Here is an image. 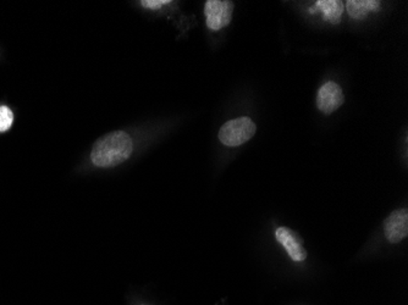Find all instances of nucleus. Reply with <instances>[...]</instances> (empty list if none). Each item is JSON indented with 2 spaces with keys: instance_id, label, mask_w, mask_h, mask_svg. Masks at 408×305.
<instances>
[{
  "instance_id": "nucleus-1",
  "label": "nucleus",
  "mask_w": 408,
  "mask_h": 305,
  "mask_svg": "<svg viewBox=\"0 0 408 305\" xmlns=\"http://www.w3.org/2000/svg\"><path fill=\"white\" fill-rule=\"evenodd\" d=\"M133 151V142L125 131L110 132L96 141L91 151V161L100 169L115 168L125 163Z\"/></svg>"
},
{
  "instance_id": "nucleus-2",
  "label": "nucleus",
  "mask_w": 408,
  "mask_h": 305,
  "mask_svg": "<svg viewBox=\"0 0 408 305\" xmlns=\"http://www.w3.org/2000/svg\"><path fill=\"white\" fill-rule=\"evenodd\" d=\"M257 126L247 116L225 122L219 131V141L226 147H239L256 135Z\"/></svg>"
},
{
  "instance_id": "nucleus-3",
  "label": "nucleus",
  "mask_w": 408,
  "mask_h": 305,
  "mask_svg": "<svg viewBox=\"0 0 408 305\" xmlns=\"http://www.w3.org/2000/svg\"><path fill=\"white\" fill-rule=\"evenodd\" d=\"M234 13V3L229 0H206L204 4V16L208 29L221 31L229 26Z\"/></svg>"
},
{
  "instance_id": "nucleus-4",
  "label": "nucleus",
  "mask_w": 408,
  "mask_h": 305,
  "mask_svg": "<svg viewBox=\"0 0 408 305\" xmlns=\"http://www.w3.org/2000/svg\"><path fill=\"white\" fill-rule=\"evenodd\" d=\"M345 102L343 88L335 82H327L320 88L317 95V107L323 114H333Z\"/></svg>"
},
{
  "instance_id": "nucleus-5",
  "label": "nucleus",
  "mask_w": 408,
  "mask_h": 305,
  "mask_svg": "<svg viewBox=\"0 0 408 305\" xmlns=\"http://www.w3.org/2000/svg\"><path fill=\"white\" fill-rule=\"evenodd\" d=\"M275 238L277 242L282 244V248L287 250L289 257L296 262L301 263L305 262L307 258V252H305L303 240H301L300 236L296 233L289 227H279L275 231Z\"/></svg>"
},
{
  "instance_id": "nucleus-6",
  "label": "nucleus",
  "mask_w": 408,
  "mask_h": 305,
  "mask_svg": "<svg viewBox=\"0 0 408 305\" xmlns=\"http://www.w3.org/2000/svg\"><path fill=\"white\" fill-rule=\"evenodd\" d=\"M384 233L390 243H400L408 235V210L399 209L391 212L384 222Z\"/></svg>"
},
{
  "instance_id": "nucleus-7",
  "label": "nucleus",
  "mask_w": 408,
  "mask_h": 305,
  "mask_svg": "<svg viewBox=\"0 0 408 305\" xmlns=\"http://www.w3.org/2000/svg\"><path fill=\"white\" fill-rule=\"evenodd\" d=\"M315 10H320L323 14L325 21L331 24H338L343 13V1L338 0H318L315 3V9H310L315 13Z\"/></svg>"
},
{
  "instance_id": "nucleus-8",
  "label": "nucleus",
  "mask_w": 408,
  "mask_h": 305,
  "mask_svg": "<svg viewBox=\"0 0 408 305\" xmlns=\"http://www.w3.org/2000/svg\"><path fill=\"white\" fill-rule=\"evenodd\" d=\"M346 4L348 15L355 20L366 19L367 15L379 9L380 6L379 1L376 0H348Z\"/></svg>"
},
{
  "instance_id": "nucleus-9",
  "label": "nucleus",
  "mask_w": 408,
  "mask_h": 305,
  "mask_svg": "<svg viewBox=\"0 0 408 305\" xmlns=\"http://www.w3.org/2000/svg\"><path fill=\"white\" fill-rule=\"evenodd\" d=\"M14 122V114L8 107H0V133L9 131Z\"/></svg>"
},
{
  "instance_id": "nucleus-10",
  "label": "nucleus",
  "mask_w": 408,
  "mask_h": 305,
  "mask_svg": "<svg viewBox=\"0 0 408 305\" xmlns=\"http://www.w3.org/2000/svg\"><path fill=\"white\" fill-rule=\"evenodd\" d=\"M140 4L147 9L157 10L164 5L170 4V0H142Z\"/></svg>"
}]
</instances>
